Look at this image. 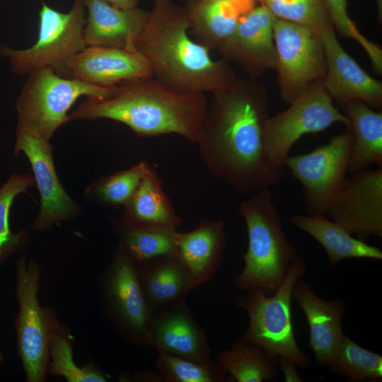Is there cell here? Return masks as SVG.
I'll use <instances>...</instances> for the list:
<instances>
[{
    "instance_id": "34",
    "label": "cell",
    "mask_w": 382,
    "mask_h": 382,
    "mask_svg": "<svg viewBox=\"0 0 382 382\" xmlns=\"http://www.w3.org/2000/svg\"><path fill=\"white\" fill-rule=\"evenodd\" d=\"M265 6L277 18L294 22L316 33L332 25L322 0H265Z\"/></svg>"
},
{
    "instance_id": "25",
    "label": "cell",
    "mask_w": 382,
    "mask_h": 382,
    "mask_svg": "<svg viewBox=\"0 0 382 382\" xmlns=\"http://www.w3.org/2000/svg\"><path fill=\"white\" fill-rule=\"evenodd\" d=\"M340 105L349 120L352 135L348 172L353 174L371 165L382 167V112L356 100Z\"/></svg>"
},
{
    "instance_id": "10",
    "label": "cell",
    "mask_w": 382,
    "mask_h": 382,
    "mask_svg": "<svg viewBox=\"0 0 382 382\" xmlns=\"http://www.w3.org/2000/svg\"><path fill=\"white\" fill-rule=\"evenodd\" d=\"M278 84L284 100L291 103L326 74L324 48L318 33L277 18L274 25Z\"/></svg>"
},
{
    "instance_id": "3",
    "label": "cell",
    "mask_w": 382,
    "mask_h": 382,
    "mask_svg": "<svg viewBox=\"0 0 382 382\" xmlns=\"http://www.w3.org/2000/svg\"><path fill=\"white\" fill-rule=\"evenodd\" d=\"M207 109L204 93L178 91L146 77L116 85L106 98H86L69 118L109 119L140 137L176 134L197 143Z\"/></svg>"
},
{
    "instance_id": "19",
    "label": "cell",
    "mask_w": 382,
    "mask_h": 382,
    "mask_svg": "<svg viewBox=\"0 0 382 382\" xmlns=\"http://www.w3.org/2000/svg\"><path fill=\"white\" fill-rule=\"evenodd\" d=\"M305 314L309 328L308 346L313 350L317 365L329 367L345 335L342 319L345 301L319 297L308 284L296 280L292 294Z\"/></svg>"
},
{
    "instance_id": "14",
    "label": "cell",
    "mask_w": 382,
    "mask_h": 382,
    "mask_svg": "<svg viewBox=\"0 0 382 382\" xmlns=\"http://www.w3.org/2000/svg\"><path fill=\"white\" fill-rule=\"evenodd\" d=\"M20 152L30 161L40 195V209L33 228L43 230L76 216L79 208L58 178L50 141L17 125L14 154Z\"/></svg>"
},
{
    "instance_id": "36",
    "label": "cell",
    "mask_w": 382,
    "mask_h": 382,
    "mask_svg": "<svg viewBox=\"0 0 382 382\" xmlns=\"http://www.w3.org/2000/svg\"><path fill=\"white\" fill-rule=\"evenodd\" d=\"M276 361L283 371L285 381H302L293 362L282 357H277Z\"/></svg>"
},
{
    "instance_id": "4",
    "label": "cell",
    "mask_w": 382,
    "mask_h": 382,
    "mask_svg": "<svg viewBox=\"0 0 382 382\" xmlns=\"http://www.w3.org/2000/svg\"><path fill=\"white\" fill-rule=\"evenodd\" d=\"M248 233L244 267L235 278L238 289H261L272 295L283 284L290 265L299 255L289 242L271 189L255 192L238 208Z\"/></svg>"
},
{
    "instance_id": "22",
    "label": "cell",
    "mask_w": 382,
    "mask_h": 382,
    "mask_svg": "<svg viewBox=\"0 0 382 382\" xmlns=\"http://www.w3.org/2000/svg\"><path fill=\"white\" fill-rule=\"evenodd\" d=\"M134 263L139 282L151 314L185 299L191 290L198 287L176 253Z\"/></svg>"
},
{
    "instance_id": "9",
    "label": "cell",
    "mask_w": 382,
    "mask_h": 382,
    "mask_svg": "<svg viewBox=\"0 0 382 382\" xmlns=\"http://www.w3.org/2000/svg\"><path fill=\"white\" fill-rule=\"evenodd\" d=\"M352 144L349 126L330 141L310 152L288 156L283 162L303 188V201L308 214L325 215L341 188L349 169Z\"/></svg>"
},
{
    "instance_id": "29",
    "label": "cell",
    "mask_w": 382,
    "mask_h": 382,
    "mask_svg": "<svg viewBox=\"0 0 382 382\" xmlns=\"http://www.w3.org/2000/svg\"><path fill=\"white\" fill-rule=\"evenodd\" d=\"M349 382L381 381L382 356L366 349L344 335L329 366Z\"/></svg>"
},
{
    "instance_id": "39",
    "label": "cell",
    "mask_w": 382,
    "mask_h": 382,
    "mask_svg": "<svg viewBox=\"0 0 382 382\" xmlns=\"http://www.w3.org/2000/svg\"><path fill=\"white\" fill-rule=\"evenodd\" d=\"M284 2H287V3H290V2H292L294 0H282Z\"/></svg>"
},
{
    "instance_id": "23",
    "label": "cell",
    "mask_w": 382,
    "mask_h": 382,
    "mask_svg": "<svg viewBox=\"0 0 382 382\" xmlns=\"http://www.w3.org/2000/svg\"><path fill=\"white\" fill-rule=\"evenodd\" d=\"M176 255L197 286L209 282L218 271L226 245L222 220L201 219L189 232H176Z\"/></svg>"
},
{
    "instance_id": "13",
    "label": "cell",
    "mask_w": 382,
    "mask_h": 382,
    "mask_svg": "<svg viewBox=\"0 0 382 382\" xmlns=\"http://www.w3.org/2000/svg\"><path fill=\"white\" fill-rule=\"evenodd\" d=\"M325 216L361 240L381 238L382 167L347 177Z\"/></svg>"
},
{
    "instance_id": "27",
    "label": "cell",
    "mask_w": 382,
    "mask_h": 382,
    "mask_svg": "<svg viewBox=\"0 0 382 382\" xmlns=\"http://www.w3.org/2000/svg\"><path fill=\"white\" fill-rule=\"evenodd\" d=\"M120 240L118 245L134 262H143L176 253V229L135 224L121 220L115 222Z\"/></svg>"
},
{
    "instance_id": "2",
    "label": "cell",
    "mask_w": 382,
    "mask_h": 382,
    "mask_svg": "<svg viewBox=\"0 0 382 382\" xmlns=\"http://www.w3.org/2000/svg\"><path fill=\"white\" fill-rule=\"evenodd\" d=\"M135 49L155 79L178 91L213 94L237 78L228 62L191 38L186 12L173 0H154Z\"/></svg>"
},
{
    "instance_id": "30",
    "label": "cell",
    "mask_w": 382,
    "mask_h": 382,
    "mask_svg": "<svg viewBox=\"0 0 382 382\" xmlns=\"http://www.w3.org/2000/svg\"><path fill=\"white\" fill-rule=\"evenodd\" d=\"M150 168L141 161L129 169L103 177L87 188V196L105 206L124 207Z\"/></svg>"
},
{
    "instance_id": "17",
    "label": "cell",
    "mask_w": 382,
    "mask_h": 382,
    "mask_svg": "<svg viewBox=\"0 0 382 382\" xmlns=\"http://www.w3.org/2000/svg\"><path fill=\"white\" fill-rule=\"evenodd\" d=\"M325 55L323 84L339 105L360 100L371 108L382 104V83L366 74L340 44L332 25L318 32Z\"/></svg>"
},
{
    "instance_id": "38",
    "label": "cell",
    "mask_w": 382,
    "mask_h": 382,
    "mask_svg": "<svg viewBox=\"0 0 382 382\" xmlns=\"http://www.w3.org/2000/svg\"><path fill=\"white\" fill-rule=\"evenodd\" d=\"M2 361H3V356L0 352V364L2 362Z\"/></svg>"
},
{
    "instance_id": "15",
    "label": "cell",
    "mask_w": 382,
    "mask_h": 382,
    "mask_svg": "<svg viewBox=\"0 0 382 382\" xmlns=\"http://www.w3.org/2000/svg\"><path fill=\"white\" fill-rule=\"evenodd\" d=\"M277 19L265 5L254 7L219 50L223 58L238 64L253 80L264 71L275 69L274 25Z\"/></svg>"
},
{
    "instance_id": "8",
    "label": "cell",
    "mask_w": 382,
    "mask_h": 382,
    "mask_svg": "<svg viewBox=\"0 0 382 382\" xmlns=\"http://www.w3.org/2000/svg\"><path fill=\"white\" fill-rule=\"evenodd\" d=\"M337 122L346 126L349 120L334 105L323 82L313 83L297 96L286 110L268 118L264 141L269 158L284 168V159L302 136L324 131Z\"/></svg>"
},
{
    "instance_id": "21",
    "label": "cell",
    "mask_w": 382,
    "mask_h": 382,
    "mask_svg": "<svg viewBox=\"0 0 382 382\" xmlns=\"http://www.w3.org/2000/svg\"><path fill=\"white\" fill-rule=\"evenodd\" d=\"M255 7V0H185L189 33L209 51L219 50L243 16Z\"/></svg>"
},
{
    "instance_id": "20",
    "label": "cell",
    "mask_w": 382,
    "mask_h": 382,
    "mask_svg": "<svg viewBox=\"0 0 382 382\" xmlns=\"http://www.w3.org/2000/svg\"><path fill=\"white\" fill-rule=\"evenodd\" d=\"M83 39L86 46L136 50L149 11L136 6L116 8L104 0H85Z\"/></svg>"
},
{
    "instance_id": "24",
    "label": "cell",
    "mask_w": 382,
    "mask_h": 382,
    "mask_svg": "<svg viewBox=\"0 0 382 382\" xmlns=\"http://www.w3.org/2000/svg\"><path fill=\"white\" fill-rule=\"evenodd\" d=\"M290 221L323 248L332 265L348 258L382 260V251L379 248L353 236L325 215L295 214L290 218Z\"/></svg>"
},
{
    "instance_id": "5",
    "label": "cell",
    "mask_w": 382,
    "mask_h": 382,
    "mask_svg": "<svg viewBox=\"0 0 382 382\" xmlns=\"http://www.w3.org/2000/svg\"><path fill=\"white\" fill-rule=\"evenodd\" d=\"M307 270L304 260L299 256L293 261L286 279L272 295L261 289H252L238 296L236 306L243 309L248 317V325L242 337L245 342L262 348L276 361L282 357L296 366L306 368L310 357L299 347L291 320V294L294 283Z\"/></svg>"
},
{
    "instance_id": "28",
    "label": "cell",
    "mask_w": 382,
    "mask_h": 382,
    "mask_svg": "<svg viewBox=\"0 0 382 382\" xmlns=\"http://www.w3.org/2000/svg\"><path fill=\"white\" fill-rule=\"evenodd\" d=\"M217 363L237 382H270L279 373L277 361L260 347L242 339L235 340L230 349L219 352Z\"/></svg>"
},
{
    "instance_id": "11",
    "label": "cell",
    "mask_w": 382,
    "mask_h": 382,
    "mask_svg": "<svg viewBox=\"0 0 382 382\" xmlns=\"http://www.w3.org/2000/svg\"><path fill=\"white\" fill-rule=\"evenodd\" d=\"M19 313L16 322L20 355L30 382L42 381L46 374L52 324L39 303L40 269L20 259L16 270Z\"/></svg>"
},
{
    "instance_id": "35",
    "label": "cell",
    "mask_w": 382,
    "mask_h": 382,
    "mask_svg": "<svg viewBox=\"0 0 382 382\" xmlns=\"http://www.w3.org/2000/svg\"><path fill=\"white\" fill-rule=\"evenodd\" d=\"M331 23L339 33L356 40L366 52L374 69L382 72V50L366 38L348 16L346 0H322Z\"/></svg>"
},
{
    "instance_id": "1",
    "label": "cell",
    "mask_w": 382,
    "mask_h": 382,
    "mask_svg": "<svg viewBox=\"0 0 382 382\" xmlns=\"http://www.w3.org/2000/svg\"><path fill=\"white\" fill-rule=\"evenodd\" d=\"M265 87L236 78L213 93L197 144L209 171L246 194L277 185L284 168L268 157L264 132L269 118Z\"/></svg>"
},
{
    "instance_id": "37",
    "label": "cell",
    "mask_w": 382,
    "mask_h": 382,
    "mask_svg": "<svg viewBox=\"0 0 382 382\" xmlns=\"http://www.w3.org/2000/svg\"><path fill=\"white\" fill-rule=\"evenodd\" d=\"M110 5L121 9H129L137 6L140 0H104Z\"/></svg>"
},
{
    "instance_id": "26",
    "label": "cell",
    "mask_w": 382,
    "mask_h": 382,
    "mask_svg": "<svg viewBox=\"0 0 382 382\" xmlns=\"http://www.w3.org/2000/svg\"><path fill=\"white\" fill-rule=\"evenodd\" d=\"M124 207L122 219L129 222L173 229L181 223L163 190L160 178L152 168Z\"/></svg>"
},
{
    "instance_id": "18",
    "label": "cell",
    "mask_w": 382,
    "mask_h": 382,
    "mask_svg": "<svg viewBox=\"0 0 382 382\" xmlns=\"http://www.w3.org/2000/svg\"><path fill=\"white\" fill-rule=\"evenodd\" d=\"M149 341L158 352L202 363L213 361L205 333L194 319L185 299L152 314Z\"/></svg>"
},
{
    "instance_id": "32",
    "label": "cell",
    "mask_w": 382,
    "mask_h": 382,
    "mask_svg": "<svg viewBox=\"0 0 382 382\" xmlns=\"http://www.w3.org/2000/svg\"><path fill=\"white\" fill-rule=\"evenodd\" d=\"M70 340L59 330L51 331L50 354L52 359L50 373L63 376L69 382H105L106 375L100 370L89 365L77 366L74 360Z\"/></svg>"
},
{
    "instance_id": "31",
    "label": "cell",
    "mask_w": 382,
    "mask_h": 382,
    "mask_svg": "<svg viewBox=\"0 0 382 382\" xmlns=\"http://www.w3.org/2000/svg\"><path fill=\"white\" fill-rule=\"evenodd\" d=\"M156 366L163 382H224L225 370L217 363H202L158 352Z\"/></svg>"
},
{
    "instance_id": "33",
    "label": "cell",
    "mask_w": 382,
    "mask_h": 382,
    "mask_svg": "<svg viewBox=\"0 0 382 382\" xmlns=\"http://www.w3.org/2000/svg\"><path fill=\"white\" fill-rule=\"evenodd\" d=\"M34 184V178L29 173H14L0 188V258L14 251L22 243L23 235L13 234L10 230V209L15 198Z\"/></svg>"
},
{
    "instance_id": "7",
    "label": "cell",
    "mask_w": 382,
    "mask_h": 382,
    "mask_svg": "<svg viewBox=\"0 0 382 382\" xmlns=\"http://www.w3.org/2000/svg\"><path fill=\"white\" fill-rule=\"evenodd\" d=\"M39 11V32L36 42L25 49L0 45V55L6 58L18 75L51 67L55 72L87 46L83 39L86 23L85 0H74L67 13L59 11L42 0Z\"/></svg>"
},
{
    "instance_id": "16",
    "label": "cell",
    "mask_w": 382,
    "mask_h": 382,
    "mask_svg": "<svg viewBox=\"0 0 382 382\" xmlns=\"http://www.w3.org/2000/svg\"><path fill=\"white\" fill-rule=\"evenodd\" d=\"M56 73L102 86L153 77L149 62L138 51L94 46H87Z\"/></svg>"
},
{
    "instance_id": "6",
    "label": "cell",
    "mask_w": 382,
    "mask_h": 382,
    "mask_svg": "<svg viewBox=\"0 0 382 382\" xmlns=\"http://www.w3.org/2000/svg\"><path fill=\"white\" fill-rule=\"evenodd\" d=\"M28 75L16 103L18 125L48 141L69 121L68 112L78 98L102 99L116 86L62 76L51 67L37 69Z\"/></svg>"
},
{
    "instance_id": "12",
    "label": "cell",
    "mask_w": 382,
    "mask_h": 382,
    "mask_svg": "<svg viewBox=\"0 0 382 382\" xmlns=\"http://www.w3.org/2000/svg\"><path fill=\"white\" fill-rule=\"evenodd\" d=\"M103 290L110 318L121 332L136 345L150 346L152 314L143 295L135 263L119 245L103 276Z\"/></svg>"
}]
</instances>
